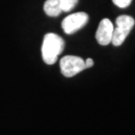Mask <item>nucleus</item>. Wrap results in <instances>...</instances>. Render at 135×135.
<instances>
[{"label":"nucleus","mask_w":135,"mask_h":135,"mask_svg":"<svg viewBox=\"0 0 135 135\" xmlns=\"http://www.w3.org/2000/svg\"><path fill=\"white\" fill-rule=\"evenodd\" d=\"M44 12L48 16L56 17L62 12L60 6V0H46L43 6Z\"/></svg>","instance_id":"obj_6"},{"label":"nucleus","mask_w":135,"mask_h":135,"mask_svg":"<svg viewBox=\"0 0 135 135\" xmlns=\"http://www.w3.org/2000/svg\"><path fill=\"white\" fill-rule=\"evenodd\" d=\"M89 16L85 12H77L66 16L62 21V29L66 34H73L88 22Z\"/></svg>","instance_id":"obj_4"},{"label":"nucleus","mask_w":135,"mask_h":135,"mask_svg":"<svg viewBox=\"0 0 135 135\" xmlns=\"http://www.w3.org/2000/svg\"><path fill=\"white\" fill-rule=\"evenodd\" d=\"M113 29H114V26H113L110 20L108 18L102 19L101 22L99 23V26H98L96 34H95L97 42L100 45H103V46L111 43Z\"/></svg>","instance_id":"obj_5"},{"label":"nucleus","mask_w":135,"mask_h":135,"mask_svg":"<svg viewBox=\"0 0 135 135\" xmlns=\"http://www.w3.org/2000/svg\"><path fill=\"white\" fill-rule=\"evenodd\" d=\"M84 62H85V67H86V69L87 68L92 67V66H93V64H94V62H93V60H92L91 58H87Z\"/></svg>","instance_id":"obj_9"},{"label":"nucleus","mask_w":135,"mask_h":135,"mask_svg":"<svg viewBox=\"0 0 135 135\" xmlns=\"http://www.w3.org/2000/svg\"><path fill=\"white\" fill-rule=\"evenodd\" d=\"M60 69L61 73L65 77H73L76 74L85 70V62L81 57L66 55L60 60Z\"/></svg>","instance_id":"obj_3"},{"label":"nucleus","mask_w":135,"mask_h":135,"mask_svg":"<svg viewBox=\"0 0 135 135\" xmlns=\"http://www.w3.org/2000/svg\"><path fill=\"white\" fill-rule=\"evenodd\" d=\"M135 24L134 18L128 15H120L116 18V28L113 29L111 43L114 46H120L125 41Z\"/></svg>","instance_id":"obj_2"},{"label":"nucleus","mask_w":135,"mask_h":135,"mask_svg":"<svg viewBox=\"0 0 135 135\" xmlns=\"http://www.w3.org/2000/svg\"><path fill=\"white\" fill-rule=\"evenodd\" d=\"M112 2L119 8H126L131 4L132 0H112Z\"/></svg>","instance_id":"obj_8"},{"label":"nucleus","mask_w":135,"mask_h":135,"mask_svg":"<svg viewBox=\"0 0 135 135\" xmlns=\"http://www.w3.org/2000/svg\"><path fill=\"white\" fill-rule=\"evenodd\" d=\"M65 43L59 35L55 33H47L43 38L41 53L43 61L48 65H52L57 61L58 56L62 53Z\"/></svg>","instance_id":"obj_1"},{"label":"nucleus","mask_w":135,"mask_h":135,"mask_svg":"<svg viewBox=\"0 0 135 135\" xmlns=\"http://www.w3.org/2000/svg\"><path fill=\"white\" fill-rule=\"evenodd\" d=\"M78 3V0H60V6L62 12H69L70 10H72L76 4Z\"/></svg>","instance_id":"obj_7"}]
</instances>
